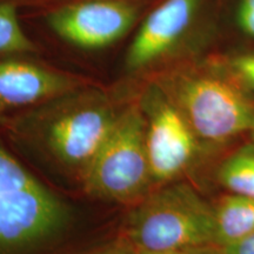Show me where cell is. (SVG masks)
<instances>
[{"mask_svg":"<svg viewBox=\"0 0 254 254\" xmlns=\"http://www.w3.org/2000/svg\"><path fill=\"white\" fill-rule=\"evenodd\" d=\"M2 111L1 110H0V122H2Z\"/></svg>","mask_w":254,"mask_h":254,"instance_id":"cell-21","label":"cell"},{"mask_svg":"<svg viewBox=\"0 0 254 254\" xmlns=\"http://www.w3.org/2000/svg\"><path fill=\"white\" fill-rule=\"evenodd\" d=\"M39 183L15 159L0 150V193L30 189Z\"/></svg>","mask_w":254,"mask_h":254,"instance_id":"cell-13","label":"cell"},{"mask_svg":"<svg viewBox=\"0 0 254 254\" xmlns=\"http://www.w3.org/2000/svg\"><path fill=\"white\" fill-rule=\"evenodd\" d=\"M135 254H184V253L183 252H145V251H136Z\"/></svg>","mask_w":254,"mask_h":254,"instance_id":"cell-19","label":"cell"},{"mask_svg":"<svg viewBox=\"0 0 254 254\" xmlns=\"http://www.w3.org/2000/svg\"><path fill=\"white\" fill-rule=\"evenodd\" d=\"M155 82L182 112L201 146L224 147L250 132L254 100L227 63L178 66L158 75Z\"/></svg>","mask_w":254,"mask_h":254,"instance_id":"cell-1","label":"cell"},{"mask_svg":"<svg viewBox=\"0 0 254 254\" xmlns=\"http://www.w3.org/2000/svg\"><path fill=\"white\" fill-rule=\"evenodd\" d=\"M183 253L184 254H227L221 246L215 245V244L192 247V249L183 251Z\"/></svg>","mask_w":254,"mask_h":254,"instance_id":"cell-17","label":"cell"},{"mask_svg":"<svg viewBox=\"0 0 254 254\" xmlns=\"http://www.w3.org/2000/svg\"><path fill=\"white\" fill-rule=\"evenodd\" d=\"M237 21L244 33L254 38V0H241L237 11Z\"/></svg>","mask_w":254,"mask_h":254,"instance_id":"cell-15","label":"cell"},{"mask_svg":"<svg viewBox=\"0 0 254 254\" xmlns=\"http://www.w3.org/2000/svg\"><path fill=\"white\" fill-rule=\"evenodd\" d=\"M136 251L129 245L127 241H122L118 245H114L110 249L103 251V252L97 254H135Z\"/></svg>","mask_w":254,"mask_h":254,"instance_id":"cell-18","label":"cell"},{"mask_svg":"<svg viewBox=\"0 0 254 254\" xmlns=\"http://www.w3.org/2000/svg\"><path fill=\"white\" fill-rule=\"evenodd\" d=\"M213 207L215 245L227 246L254 233V199L230 193Z\"/></svg>","mask_w":254,"mask_h":254,"instance_id":"cell-10","label":"cell"},{"mask_svg":"<svg viewBox=\"0 0 254 254\" xmlns=\"http://www.w3.org/2000/svg\"><path fill=\"white\" fill-rule=\"evenodd\" d=\"M250 133H251V135H252V140H253V142H254V118H253L252 125H251V128H250Z\"/></svg>","mask_w":254,"mask_h":254,"instance_id":"cell-20","label":"cell"},{"mask_svg":"<svg viewBox=\"0 0 254 254\" xmlns=\"http://www.w3.org/2000/svg\"><path fill=\"white\" fill-rule=\"evenodd\" d=\"M138 7L129 0H80L51 11L46 21L57 36L95 50L122 39L134 26Z\"/></svg>","mask_w":254,"mask_h":254,"instance_id":"cell-5","label":"cell"},{"mask_svg":"<svg viewBox=\"0 0 254 254\" xmlns=\"http://www.w3.org/2000/svg\"><path fill=\"white\" fill-rule=\"evenodd\" d=\"M90 194L117 202L140 201L153 185L140 104L119 113L113 131L84 173Z\"/></svg>","mask_w":254,"mask_h":254,"instance_id":"cell-3","label":"cell"},{"mask_svg":"<svg viewBox=\"0 0 254 254\" xmlns=\"http://www.w3.org/2000/svg\"><path fill=\"white\" fill-rule=\"evenodd\" d=\"M202 0H164L136 32L126 56V67L139 72L171 55L194 26Z\"/></svg>","mask_w":254,"mask_h":254,"instance_id":"cell-7","label":"cell"},{"mask_svg":"<svg viewBox=\"0 0 254 254\" xmlns=\"http://www.w3.org/2000/svg\"><path fill=\"white\" fill-rule=\"evenodd\" d=\"M81 81L71 75L20 60L0 63V110L27 106L72 93Z\"/></svg>","mask_w":254,"mask_h":254,"instance_id":"cell-9","label":"cell"},{"mask_svg":"<svg viewBox=\"0 0 254 254\" xmlns=\"http://www.w3.org/2000/svg\"><path fill=\"white\" fill-rule=\"evenodd\" d=\"M119 113L103 100L69 110L51 124L49 141L64 163L87 170L113 131Z\"/></svg>","mask_w":254,"mask_h":254,"instance_id":"cell-6","label":"cell"},{"mask_svg":"<svg viewBox=\"0 0 254 254\" xmlns=\"http://www.w3.org/2000/svg\"><path fill=\"white\" fill-rule=\"evenodd\" d=\"M63 219L60 202L45 187L0 193V249H15L45 238Z\"/></svg>","mask_w":254,"mask_h":254,"instance_id":"cell-8","label":"cell"},{"mask_svg":"<svg viewBox=\"0 0 254 254\" xmlns=\"http://www.w3.org/2000/svg\"><path fill=\"white\" fill-rule=\"evenodd\" d=\"M126 241L145 252H183L215 244L214 207L187 184H167L148 193L132 211Z\"/></svg>","mask_w":254,"mask_h":254,"instance_id":"cell-2","label":"cell"},{"mask_svg":"<svg viewBox=\"0 0 254 254\" xmlns=\"http://www.w3.org/2000/svg\"><path fill=\"white\" fill-rule=\"evenodd\" d=\"M146 118V147L153 185H166L189 170L200 142L186 119L157 82L140 97Z\"/></svg>","mask_w":254,"mask_h":254,"instance_id":"cell-4","label":"cell"},{"mask_svg":"<svg viewBox=\"0 0 254 254\" xmlns=\"http://www.w3.org/2000/svg\"><path fill=\"white\" fill-rule=\"evenodd\" d=\"M222 249L227 254H254V233Z\"/></svg>","mask_w":254,"mask_h":254,"instance_id":"cell-16","label":"cell"},{"mask_svg":"<svg viewBox=\"0 0 254 254\" xmlns=\"http://www.w3.org/2000/svg\"><path fill=\"white\" fill-rule=\"evenodd\" d=\"M36 51V46L26 36L17 14V9L9 2L0 4V55L25 53Z\"/></svg>","mask_w":254,"mask_h":254,"instance_id":"cell-12","label":"cell"},{"mask_svg":"<svg viewBox=\"0 0 254 254\" xmlns=\"http://www.w3.org/2000/svg\"><path fill=\"white\" fill-rule=\"evenodd\" d=\"M218 180L232 194L254 199V148L243 147L230 155L219 168Z\"/></svg>","mask_w":254,"mask_h":254,"instance_id":"cell-11","label":"cell"},{"mask_svg":"<svg viewBox=\"0 0 254 254\" xmlns=\"http://www.w3.org/2000/svg\"><path fill=\"white\" fill-rule=\"evenodd\" d=\"M234 74L250 91L254 92V53L236 56L227 62Z\"/></svg>","mask_w":254,"mask_h":254,"instance_id":"cell-14","label":"cell"}]
</instances>
